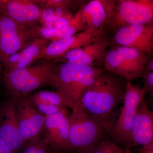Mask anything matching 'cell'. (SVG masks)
I'll return each mask as SVG.
<instances>
[{"label":"cell","mask_w":153,"mask_h":153,"mask_svg":"<svg viewBox=\"0 0 153 153\" xmlns=\"http://www.w3.org/2000/svg\"><path fill=\"white\" fill-rule=\"evenodd\" d=\"M128 80L105 70L100 74L79 102L89 114L111 130L115 110L123 101Z\"/></svg>","instance_id":"obj_1"},{"label":"cell","mask_w":153,"mask_h":153,"mask_svg":"<svg viewBox=\"0 0 153 153\" xmlns=\"http://www.w3.org/2000/svg\"><path fill=\"white\" fill-rule=\"evenodd\" d=\"M104 70L101 67L62 63L56 67L54 86L67 107L72 108Z\"/></svg>","instance_id":"obj_2"},{"label":"cell","mask_w":153,"mask_h":153,"mask_svg":"<svg viewBox=\"0 0 153 153\" xmlns=\"http://www.w3.org/2000/svg\"><path fill=\"white\" fill-rule=\"evenodd\" d=\"M109 129L89 114L80 102L71 108L69 115V142L70 150L91 153L102 141Z\"/></svg>","instance_id":"obj_3"},{"label":"cell","mask_w":153,"mask_h":153,"mask_svg":"<svg viewBox=\"0 0 153 153\" xmlns=\"http://www.w3.org/2000/svg\"><path fill=\"white\" fill-rule=\"evenodd\" d=\"M56 67L45 61L33 66L5 72L4 82L12 98L26 96L45 85H55Z\"/></svg>","instance_id":"obj_4"},{"label":"cell","mask_w":153,"mask_h":153,"mask_svg":"<svg viewBox=\"0 0 153 153\" xmlns=\"http://www.w3.org/2000/svg\"><path fill=\"white\" fill-rule=\"evenodd\" d=\"M148 56L136 48L115 45L108 48L102 65L105 70L131 81L144 76Z\"/></svg>","instance_id":"obj_5"},{"label":"cell","mask_w":153,"mask_h":153,"mask_svg":"<svg viewBox=\"0 0 153 153\" xmlns=\"http://www.w3.org/2000/svg\"><path fill=\"white\" fill-rule=\"evenodd\" d=\"M147 92L145 88L128 81L123 98V105L117 120L111 129V134L118 144L124 147L133 146L131 134L134 120Z\"/></svg>","instance_id":"obj_6"},{"label":"cell","mask_w":153,"mask_h":153,"mask_svg":"<svg viewBox=\"0 0 153 153\" xmlns=\"http://www.w3.org/2000/svg\"><path fill=\"white\" fill-rule=\"evenodd\" d=\"M36 39L29 29L0 11V60L3 65L10 55L24 49Z\"/></svg>","instance_id":"obj_7"},{"label":"cell","mask_w":153,"mask_h":153,"mask_svg":"<svg viewBox=\"0 0 153 153\" xmlns=\"http://www.w3.org/2000/svg\"><path fill=\"white\" fill-rule=\"evenodd\" d=\"M84 30L91 29L106 32L117 30L116 1L91 0L77 12Z\"/></svg>","instance_id":"obj_8"},{"label":"cell","mask_w":153,"mask_h":153,"mask_svg":"<svg viewBox=\"0 0 153 153\" xmlns=\"http://www.w3.org/2000/svg\"><path fill=\"white\" fill-rule=\"evenodd\" d=\"M13 99L17 121L25 142L39 140L44 128L45 116L36 109L27 96Z\"/></svg>","instance_id":"obj_9"},{"label":"cell","mask_w":153,"mask_h":153,"mask_svg":"<svg viewBox=\"0 0 153 153\" xmlns=\"http://www.w3.org/2000/svg\"><path fill=\"white\" fill-rule=\"evenodd\" d=\"M117 29L126 25H153V0L116 1Z\"/></svg>","instance_id":"obj_10"},{"label":"cell","mask_w":153,"mask_h":153,"mask_svg":"<svg viewBox=\"0 0 153 153\" xmlns=\"http://www.w3.org/2000/svg\"><path fill=\"white\" fill-rule=\"evenodd\" d=\"M113 41L115 45L136 48L153 55V25L120 27L115 31Z\"/></svg>","instance_id":"obj_11"},{"label":"cell","mask_w":153,"mask_h":153,"mask_svg":"<svg viewBox=\"0 0 153 153\" xmlns=\"http://www.w3.org/2000/svg\"><path fill=\"white\" fill-rule=\"evenodd\" d=\"M105 33L88 29L68 38L50 42L42 53L38 55L36 60L60 58L68 51L90 44Z\"/></svg>","instance_id":"obj_12"},{"label":"cell","mask_w":153,"mask_h":153,"mask_svg":"<svg viewBox=\"0 0 153 153\" xmlns=\"http://www.w3.org/2000/svg\"><path fill=\"white\" fill-rule=\"evenodd\" d=\"M44 128L47 131L44 141L47 144L62 150H70L69 142V115L65 108L45 116Z\"/></svg>","instance_id":"obj_13"},{"label":"cell","mask_w":153,"mask_h":153,"mask_svg":"<svg viewBox=\"0 0 153 153\" xmlns=\"http://www.w3.org/2000/svg\"><path fill=\"white\" fill-rule=\"evenodd\" d=\"M0 137L15 153L26 143L17 121L13 98L0 106Z\"/></svg>","instance_id":"obj_14"},{"label":"cell","mask_w":153,"mask_h":153,"mask_svg":"<svg viewBox=\"0 0 153 153\" xmlns=\"http://www.w3.org/2000/svg\"><path fill=\"white\" fill-rule=\"evenodd\" d=\"M41 9L35 1L3 0L1 11L28 29L36 26L39 22Z\"/></svg>","instance_id":"obj_15"},{"label":"cell","mask_w":153,"mask_h":153,"mask_svg":"<svg viewBox=\"0 0 153 153\" xmlns=\"http://www.w3.org/2000/svg\"><path fill=\"white\" fill-rule=\"evenodd\" d=\"M131 140L133 146H142V149L153 147V117L144 100L134 120Z\"/></svg>","instance_id":"obj_16"},{"label":"cell","mask_w":153,"mask_h":153,"mask_svg":"<svg viewBox=\"0 0 153 153\" xmlns=\"http://www.w3.org/2000/svg\"><path fill=\"white\" fill-rule=\"evenodd\" d=\"M110 43L106 33H104L90 44L75 49L76 58L66 63L80 66L100 67Z\"/></svg>","instance_id":"obj_17"},{"label":"cell","mask_w":153,"mask_h":153,"mask_svg":"<svg viewBox=\"0 0 153 153\" xmlns=\"http://www.w3.org/2000/svg\"><path fill=\"white\" fill-rule=\"evenodd\" d=\"M75 15V22L69 27L64 29L47 28L42 26H36L29 30L36 38H42L51 41V42L68 38L84 30L77 13Z\"/></svg>","instance_id":"obj_18"},{"label":"cell","mask_w":153,"mask_h":153,"mask_svg":"<svg viewBox=\"0 0 153 153\" xmlns=\"http://www.w3.org/2000/svg\"><path fill=\"white\" fill-rule=\"evenodd\" d=\"M49 43V41L45 39L36 38L35 41L21 50L22 55L19 62L11 70L30 66L31 63L36 60L38 55L42 53Z\"/></svg>","instance_id":"obj_19"},{"label":"cell","mask_w":153,"mask_h":153,"mask_svg":"<svg viewBox=\"0 0 153 153\" xmlns=\"http://www.w3.org/2000/svg\"><path fill=\"white\" fill-rule=\"evenodd\" d=\"M30 98L31 100H38L60 107H67L63 97L57 91H37L31 96Z\"/></svg>","instance_id":"obj_20"},{"label":"cell","mask_w":153,"mask_h":153,"mask_svg":"<svg viewBox=\"0 0 153 153\" xmlns=\"http://www.w3.org/2000/svg\"><path fill=\"white\" fill-rule=\"evenodd\" d=\"M30 100L36 109L45 116L52 114L66 108L60 107L38 100Z\"/></svg>","instance_id":"obj_21"},{"label":"cell","mask_w":153,"mask_h":153,"mask_svg":"<svg viewBox=\"0 0 153 153\" xmlns=\"http://www.w3.org/2000/svg\"><path fill=\"white\" fill-rule=\"evenodd\" d=\"M47 145L44 140H38L30 143L22 153H48Z\"/></svg>","instance_id":"obj_22"},{"label":"cell","mask_w":153,"mask_h":153,"mask_svg":"<svg viewBox=\"0 0 153 153\" xmlns=\"http://www.w3.org/2000/svg\"><path fill=\"white\" fill-rule=\"evenodd\" d=\"M114 144L108 140H102L91 153H114Z\"/></svg>","instance_id":"obj_23"},{"label":"cell","mask_w":153,"mask_h":153,"mask_svg":"<svg viewBox=\"0 0 153 153\" xmlns=\"http://www.w3.org/2000/svg\"><path fill=\"white\" fill-rule=\"evenodd\" d=\"M41 1V3H44V7L55 9L58 7L67 8L71 2L69 1H60V0H51V1Z\"/></svg>","instance_id":"obj_24"},{"label":"cell","mask_w":153,"mask_h":153,"mask_svg":"<svg viewBox=\"0 0 153 153\" xmlns=\"http://www.w3.org/2000/svg\"><path fill=\"white\" fill-rule=\"evenodd\" d=\"M143 77L144 78V88L147 92L152 93L153 91V72L146 71Z\"/></svg>","instance_id":"obj_25"},{"label":"cell","mask_w":153,"mask_h":153,"mask_svg":"<svg viewBox=\"0 0 153 153\" xmlns=\"http://www.w3.org/2000/svg\"><path fill=\"white\" fill-rule=\"evenodd\" d=\"M55 17L54 9L51 8L44 7L43 9H41L39 22L41 24L45 21L54 19Z\"/></svg>","instance_id":"obj_26"},{"label":"cell","mask_w":153,"mask_h":153,"mask_svg":"<svg viewBox=\"0 0 153 153\" xmlns=\"http://www.w3.org/2000/svg\"><path fill=\"white\" fill-rule=\"evenodd\" d=\"M0 153H15L0 137Z\"/></svg>","instance_id":"obj_27"},{"label":"cell","mask_w":153,"mask_h":153,"mask_svg":"<svg viewBox=\"0 0 153 153\" xmlns=\"http://www.w3.org/2000/svg\"><path fill=\"white\" fill-rule=\"evenodd\" d=\"M148 56L147 63L146 67V71L153 72V55Z\"/></svg>","instance_id":"obj_28"},{"label":"cell","mask_w":153,"mask_h":153,"mask_svg":"<svg viewBox=\"0 0 153 153\" xmlns=\"http://www.w3.org/2000/svg\"><path fill=\"white\" fill-rule=\"evenodd\" d=\"M114 153H130L128 151L124 150L115 143L114 147Z\"/></svg>","instance_id":"obj_29"},{"label":"cell","mask_w":153,"mask_h":153,"mask_svg":"<svg viewBox=\"0 0 153 153\" xmlns=\"http://www.w3.org/2000/svg\"><path fill=\"white\" fill-rule=\"evenodd\" d=\"M140 153H153V147L145 149H142Z\"/></svg>","instance_id":"obj_30"},{"label":"cell","mask_w":153,"mask_h":153,"mask_svg":"<svg viewBox=\"0 0 153 153\" xmlns=\"http://www.w3.org/2000/svg\"><path fill=\"white\" fill-rule=\"evenodd\" d=\"M3 3V0H0V11H1L2 9V6Z\"/></svg>","instance_id":"obj_31"},{"label":"cell","mask_w":153,"mask_h":153,"mask_svg":"<svg viewBox=\"0 0 153 153\" xmlns=\"http://www.w3.org/2000/svg\"><path fill=\"white\" fill-rule=\"evenodd\" d=\"M1 61L0 60V71H1Z\"/></svg>","instance_id":"obj_32"},{"label":"cell","mask_w":153,"mask_h":153,"mask_svg":"<svg viewBox=\"0 0 153 153\" xmlns=\"http://www.w3.org/2000/svg\"><path fill=\"white\" fill-rule=\"evenodd\" d=\"M151 111V112H152V116H153V108H152V111Z\"/></svg>","instance_id":"obj_33"},{"label":"cell","mask_w":153,"mask_h":153,"mask_svg":"<svg viewBox=\"0 0 153 153\" xmlns=\"http://www.w3.org/2000/svg\"><path fill=\"white\" fill-rule=\"evenodd\" d=\"M150 94H152V95L153 96V92H152V93H151Z\"/></svg>","instance_id":"obj_34"},{"label":"cell","mask_w":153,"mask_h":153,"mask_svg":"<svg viewBox=\"0 0 153 153\" xmlns=\"http://www.w3.org/2000/svg\"><path fill=\"white\" fill-rule=\"evenodd\" d=\"M48 153H52L51 152H50V151H49V152H48Z\"/></svg>","instance_id":"obj_35"}]
</instances>
